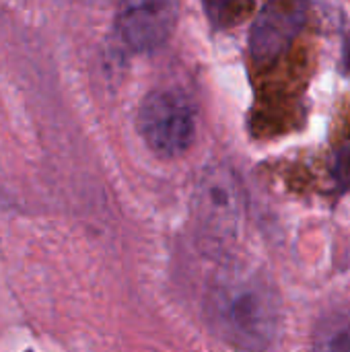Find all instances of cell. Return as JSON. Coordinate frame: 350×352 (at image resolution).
<instances>
[{"mask_svg":"<svg viewBox=\"0 0 350 352\" xmlns=\"http://www.w3.org/2000/svg\"><path fill=\"white\" fill-rule=\"evenodd\" d=\"M217 334L241 352H266L283 326L281 297L268 276L248 264L225 266L206 299Z\"/></svg>","mask_w":350,"mask_h":352,"instance_id":"6da1fadb","label":"cell"},{"mask_svg":"<svg viewBox=\"0 0 350 352\" xmlns=\"http://www.w3.org/2000/svg\"><path fill=\"white\" fill-rule=\"evenodd\" d=\"M245 198L237 175L225 165L202 171L194 192V214L202 239L221 250L239 235Z\"/></svg>","mask_w":350,"mask_h":352,"instance_id":"7a4b0ae2","label":"cell"},{"mask_svg":"<svg viewBox=\"0 0 350 352\" xmlns=\"http://www.w3.org/2000/svg\"><path fill=\"white\" fill-rule=\"evenodd\" d=\"M138 132L159 157H179L196 136L194 105L177 89H157L140 103Z\"/></svg>","mask_w":350,"mask_h":352,"instance_id":"3957f363","label":"cell"},{"mask_svg":"<svg viewBox=\"0 0 350 352\" xmlns=\"http://www.w3.org/2000/svg\"><path fill=\"white\" fill-rule=\"evenodd\" d=\"M179 16V0H122L118 33L134 52L159 50L173 33Z\"/></svg>","mask_w":350,"mask_h":352,"instance_id":"277c9868","label":"cell"},{"mask_svg":"<svg viewBox=\"0 0 350 352\" xmlns=\"http://www.w3.org/2000/svg\"><path fill=\"white\" fill-rule=\"evenodd\" d=\"M307 8L309 0H268L252 25V56L258 62L276 60L303 29Z\"/></svg>","mask_w":350,"mask_h":352,"instance_id":"5b68a950","label":"cell"},{"mask_svg":"<svg viewBox=\"0 0 350 352\" xmlns=\"http://www.w3.org/2000/svg\"><path fill=\"white\" fill-rule=\"evenodd\" d=\"M252 8V0H204V10L215 27L241 23Z\"/></svg>","mask_w":350,"mask_h":352,"instance_id":"8992f818","label":"cell"},{"mask_svg":"<svg viewBox=\"0 0 350 352\" xmlns=\"http://www.w3.org/2000/svg\"><path fill=\"white\" fill-rule=\"evenodd\" d=\"M316 352H350V326H334L322 332Z\"/></svg>","mask_w":350,"mask_h":352,"instance_id":"52a82bcc","label":"cell"},{"mask_svg":"<svg viewBox=\"0 0 350 352\" xmlns=\"http://www.w3.org/2000/svg\"><path fill=\"white\" fill-rule=\"evenodd\" d=\"M342 66L350 74V33L344 37V50H342Z\"/></svg>","mask_w":350,"mask_h":352,"instance_id":"ba28073f","label":"cell"}]
</instances>
